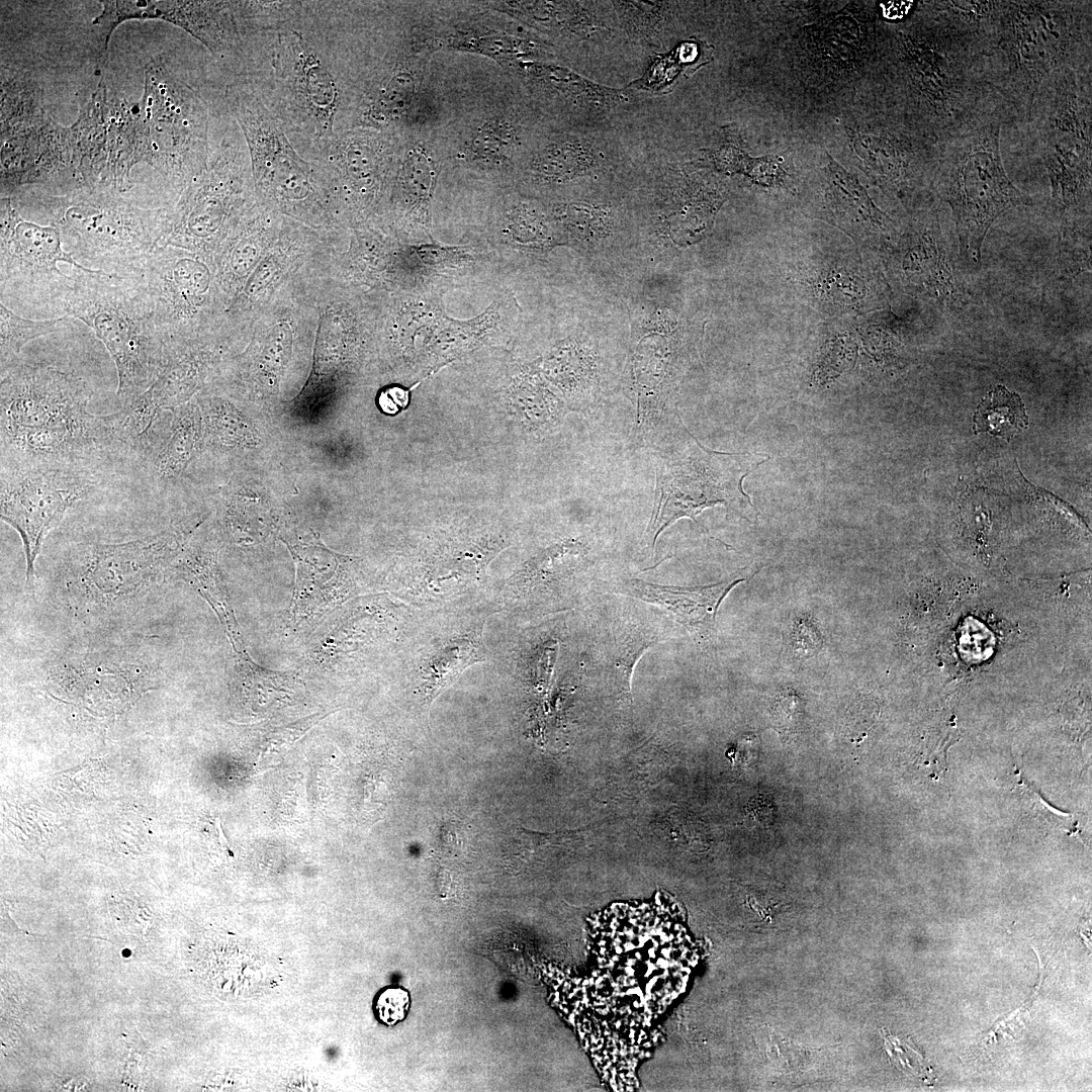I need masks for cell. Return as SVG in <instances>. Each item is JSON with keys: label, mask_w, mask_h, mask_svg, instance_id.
Masks as SVG:
<instances>
[{"label": "cell", "mask_w": 1092, "mask_h": 1092, "mask_svg": "<svg viewBox=\"0 0 1092 1092\" xmlns=\"http://www.w3.org/2000/svg\"><path fill=\"white\" fill-rule=\"evenodd\" d=\"M987 1H921L888 36L884 75L901 114L939 144L1006 109L981 23Z\"/></svg>", "instance_id": "6da1fadb"}, {"label": "cell", "mask_w": 1092, "mask_h": 1092, "mask_svg": "<svg viewBox=\"0 0 1092 1092\" xmlns=\"http://www.w3.org/2000/svg\"><path fill=\"white\" fill-rule=\"evenodd\" d=\"M1 467L105 468L130 456L112 414L96 416L92 391L71 372L17 359L1 368Z\"/></svg>", "instance_id": "7a4b0ae2"}, {"label": "cell", "mask_w": 1092, "mask_h": 1092, "mask_svg": "<svg viewBox=\"0 0 1092 1092\" xmlns=\"http://www.w3.org/2000/svg\"><path fill=\"white\" fill-rule=\"evenodd\" d=\"M241 78L311 155L337 133L345 90L331 56L329 2H294L268 27L243 36Z\"/></svg>", "instance_id": "3957f363"}, {"label": "cell", "mask_w": 1092, "mask_h": 1092, "mask_svg": "<svg viewBox=\"0 0 1092 1092\" xmlns=\"http://www.w3.org/2000/svg\"><path fill=\"white\" fill-rule=\"evenodd\" d=\"M994 87L1009 117L1027 122L1044 81L1092 67V2L993 1L982 22Z\"/></svg>", "instance_id": "277c9868"}, {"label": "cell", "mask_w": 1092, "mask_h": 1092, "mask_svg": "<svg viewBox=\"0 0 1092 1092\" xmlns=\"http://www.w3.org/2000/svg\"><path fill=\"white\" fill-rule=\"evenodd\" d=\"M1027 122L1061 226L1091 223L1092 67L1065 69L1044 81Z\"/></svg>", "instance_id": "5b68a950"}, {"label": "cell", "mask_w": 1092, "mask_h": 1092, "mask_svg": "<svg viewBox=\"0 0 1092 1092\" xmlns=\"http://www.w3.org/2000/svg\"><path fill=\"white\" fill-rule=\"evenodd\" d=\"M74 288L63 311L83 321L102 341L117 376V399L132 403L157 379L165 341L145 292L128 275L73 269Z\"/></svg>", "instance_id": "8992f818"}, {"label": "cell", "mask_w": 1092, "mask_h": 1092, "mask_svg": "<svg viewBox=\"0 0 1092 1092\" xmlns=\"http://www.w3.org/2000/svg\"><path fill=\"white\" fill-rule=\"evenodd\" d=\"M120 193L77 183L65 193L36 197V203L76 260L124 276L160 246L169 210L144 209Z\"/></svg>", "instance_id": "52a82bcc"}, {"label": "cell", "mask_w": 1092, "mask_h": 1092, "mask_svg": "<svg viewBox=\"0 0 1092 1092\" xmlns=\"http://www.w3.org/2000/svg\"><path fill=\"white\" fill-rule=\"evenodd\" d=\"M1007 120L996 114L940 144L931 192L951 208L960 253L975 267L994 221L1008 209L1031 205V198L1008 178L1000 153V130Z\"/></svg>", "instance_id": "ba28073f"}, {"label": "cell", "mask_w": 1092, "mask_h": 1092, "mask_svg": "<svg viewBox=\"0 0 1092 1092\" xmlns=\"http://www.w3.org/2000/svg\"><path fill=\"white\" fill-rule=\"evenodd\" d=\"M768 459L764 454L711 450L689 432L684 444L668 447L658 456L646 542L654 550L659 535L681 518L706 531L697 517L718 505L747 521L756 518L758 512L743 489V480Z\"/></svg>", "instance_id": "9c48e42d"}, {"label": "cell", "mask_w": 1092, "mask_h": 1092, "mask_svg": "<svg viewBox=\"0 0 1092 1092\" xmlns=\"http://www.w3.org/2000/svg\"><path fill=\"white\" fill-rule=\"evenodd\" d=\"M138 103L147 164L174 182L194 179L210 158L205 100L162 62L152 60Z\"/></svg>", "instance_id": "30bf717a"}, {"label": "cell", "mask_w": 1092, "mask_h": 1092, "mask_svg": "<svg viewBox=\"0 0 1092 1092\" xmlns=\"http://www.w3.org/2000/svg\"><path fill=\"white\" fill-rule=\"evenodd\" d=\"M68 128L79 183L124 192L131 186L132 167L147 163L139 103L117 96L102 81Z\"/></svg>", "instance_id": "8fae6325"}, {"label": "cell", "mask_w": 1092, "mask_h": 1092, "mask_svg": "<svg viewBox=\"0 0 1092 1092\" xmlns=\"http://www.w3.org/2000/svg\"><path fill=\"white\" fill-rule=\"evenodd\" d=\"M104 468L85 466L1 467V520L19 534L32 583L42 542L77 503L104 481Z\"/></svg>", "instance_id": "7c38bea8"}, {"label": "cell", "mask_w": 1092, "mask_h": 1092, "mask_svg": "<svg viewBox=\"0 0 1092 1092\" xmlns=\"http://www.w3.org/2000/svg\"><path fill=\"white\" fill-rule=\"evenodd\" d=\"M0 285L1 298L27 304H58L63 310L74 288L73 276L64 274L59 262L91 271L62 247L56 225H39L25 220L14 208L11 197H1Z\"/></svg>", "instance_id": "4fadbf2b"}, {"label": "cell", "mask_w": 1092, "mask_h": 1092, "mask_svg": "<svg viewBox=\"0 0 1092 1092\" xmlns=\"http://www.w3.org/2000/svg\"><path fill=\"white\" fill-rule=\"evenodd\" d=\"M177 529L118 544H77L68 562L72 583L93 603L110 605L154 583L181 552Z\"/></svg>", "instance_id": "5bb4252c"}, {"label": "cell", "mask_w": 1092, "mask_h": 1092, "mask_svg": "<svg viewBox=\"0 0 1092 1092\" xmlns=\"http://www.w3.org/2000/svg\"><path fill=\"white\" fill-rule=\"evenodd\" d=\"M92 24L100 28L103 54L114 29L126 20H163L200 41L214 57L237 55L243 44L236 1L102 0Z\"/></svg>", "instance_id": "9a60e30c"}, {"label": "cell", "mask_w": 1092, "mask_h": 1092, "mask_svg": "<svg viewBox=\"0 0 1092 1092\" xmlns=\"http://www.w3.org/2000/svg\"><path fill=\"white\" fill-rule=\"evenodd\" d=\"M934 199L914 208L913 216L901 238V269L911 292L940 307H950L966 300L968 291L954 271L938 217Z\"/></svg>", "instance_id": "2e32d148"}, {"label": "cell", "mask_w": 1092, "mask_h": 1092, "mask_svg": "<svg viewBox=\"0 0 1092 1092\" xmlns=\"http://www.w3.org/2000/svg\"><path fill=\"white\" fill-rule=\"evenodd\" d=\"M128 276L149 299L164 341L177 336L209 286L208 271L201 262L167 246L157 247Z\"/></svg>", "instance_id": "e0dca14e"}, {"label": "cell", "mask_w": 1092, "mask_h": 1092, "mask_svg": "<svg viewBox=\"0 0 1092 1092\" xmlns=\"http://www.w3.org/2000/svg\"><path fill=\"white\" fill-rule=\"evenodd\" d=\"M1 197L20 187L76 178L69 128L49 117L42 124L1 143Z\"/></svg>", "instance_id": "ac0fdd59"}, {"label": "cell", "mask_w": 1092, "mask_h": 1092, "mask_svg": "<svg viewBox=\"0 0 1092 1092\" xmlns=\"http://www.w3.org/2000/svg\"><path fill=\"white\" fill-rule=\"evenodd\" d=\"M747 579L735 576L708 585L676 586L640 578H620L615 583L614 592L665 610L695 639L708 643L715 635L716 617L721 603L734 586Z\"/></svg>", "instance_id": "d6986e66"}, {"label": "cell", "mask_w": 1092, "mask_h": 1092, "mask_svg": "<svg viewBox=\"0 0 1092 1092\" xmlns=\"http://www.w3.org/2000/svg\"><path fill=\"white\" fill-rule=\"evenodd\" d=\"M295 561V589L292 610L295 618L321 614L342 603L351 593L347 558L310 541L290 545Z\"/></svg>", "instance_id": "ffe728a7"}, {"label": "cell", "mask_w": 1092, "mask_h": 1092, "mask_svg": "<svg viewBox=\"0 0 1092 1092\" xmlns=\"http://www.w3.org/2000/svg\"><path fill=\"white\" fill-rule=\"evenodd\" d=\"M160 411L150 429L134 443L131 457L141 460L157 481L179 476L201 443V422L193 405L171 408L165 422Z\"/></svg>", "instance_id": "44dd1931"}, {"label": "cell", "mask_w": 1092, "mask_h": 1092, "mask_svg": "<svg viewBox=\"0 0 1092 1092\" xmlns=\"http://www.w3.org/2000/svg\"><path fill=\"white\" fill-rule=\"evenodd\" d=\"M170 567L212 607L225 629L234 650L237 653L246 651L229 602L215 552L203 547L191 546L182 550Z\"/></svg>", "instance_id": "7402d4cb"}, {"label": "cell", "mask_w": 1092, "mask_h": 1092, "mask_svg": "<svg viewBox=\"0 0 1092 1092\" xmlns=\"http://www.w3.org/2000/svg\"><path fill=\"white\" fill-rule=\"evenodd\" d=\"M484 650L481 642V628L446 640L428 656L421 665V694L424 702H432L451 686L469 665L481 661Z\"/></svg>", "instance_id": "603a6c76"}, {"label": "cell", "mask_w": 1092, "mask_h": 1092, "mask_svg": "<svg viewBox=\"0 0 1092 1092\" xmlns=\"http://www.w3.org/2000/svg\"><path fill=\"white\" fill-rule=\"evenodd\" d=\"M825 174L831 195L861 233L878 242H885L897 235L894 221L872 201L857 179L842 169L828 154Z\"/></svg>", "instance_id": "cb8c5ba5"}, {"label": "cell", "mask_w": 1092, "mask_h": 1092, "mask_svg": "<svg viewBox=\"0 0 1092 1092\" xmlns=\"http://www.w3.org/2000/svg\"><path fill=\"white\" fill-rule=\"evenodd\" d=\"M1 143L42 124L50 116L43 92L27 74L1 78Z\"/></svg>", "instance_id": "d4e9b609"}, {"label": "cell", "mask_w": 1092, "mask_h": 1092, "mask_svg": "<svg viewBox=\"0 0 1092 1092\" xmlns=\"http://www.w3.org/2000/svg\"><path fill=\"white\" fill-rule=\"evenodd\" d=\"M414 73L396 66L375 87L359 114L363 125L384 128L400 121L407 113L416 94Z\"/></svg>", "instance_id": "484cf974"}, {"label": "cell", "mask_w": 1092, "mask_h": 1092, "mask_svg": "<svg viewBox=\"0 0 1092 1092\" xmlns=\"http://www.w3.org/2000/svg\"><path fill=\"white\" fill-rule=\"evenodd\" d=\"M1028 426L1024 404L1016 392L995 386L982 399L974 415L976 433H989L1010 441Z\"/></svg>", "instance_id": "4316f807"}, {"label": "cell", "mask_w": 1092, "mask_h": 1092, "mask_svg": "<svg viewBox=\"0 0 1092 1092\" xmlns=\"http://www.w3.org/2000/svg\"><path fill=\"white\" fill-rule=\"evenodd\" d=\"M439 172L437 162L423 146H413L404 154L400 170L403 195L412 212L426 224Z\"/></svg>", "instance_id": "83f0119b"}, {"label": "cell", "mask_w": 1092, "mask_h": 1092, "mask_svg": "<svg viewBox=\"0 0 1092 1092\" xmlns=\"http://www.w3.org/2000/svg\"><path fill=\"white\" fill-rule=\"evenodd\" d=\"M518 142L517 129L510 120L492 117L470 132L463 153L469 161L499 166L512 159Z\"/></svg>", "instance_id": "f1b7e54d"}, {"label": "cell", "mask_w": 1092, "mask_h": 1092, "mask_svg": "<svg viewBox=\"0 0 1092 1092\" xmlns=\"http://www.w3.org/2000/svg\"><path fill=\"white\" fill-rule=\"evenodd\" d=\"M69 315L48 320L31 321L17 315L0 301V360L4 368L18 358L21 348L33 339L57 332L59 324Z\"/></svg>", "instance_id": "f546056e"}, {"label": "cell", "mask_w": 1092, "mask_h": 1092, "mask_svg": "<svg viewBox=\"0 0 1092 1092\" xmlns=\"http://www.w3.org/2000/svg\"><path fill=\"white\" fill-rule=\"evenodd\" d=\"M592 154L583 145L560 140L547 145L535 158L534 168L548 178H566L583 171L592 163Z\"/></svg>", "instance_id": "4dcf8cb0"}, {"label": "cell", "mask_w": 1092, "mask_h": 1092, "mask_svg": "<svg viewBox=\"0 0 1092 1092\" xmlns=\"http://www.w3.org/2000/svg\"><path fill=\"white\" fill-rule=\"evenodd\" d=\"M619 650L615 652L613 660L614 673L623 690L630 693L633 668L644 652L655 643L637 630H630L620 636Z\"/></svg>", "instance_id": "1f68e13d"}, {"label": "cell", "mask_w": 1092, "mask_h": 1092, "mask_svg": "<svg viewBox=\"0 0 1092 1092\" xmlns=\"http://www.w3.org/2000/svg\"><path fill=\"white\" fill-rule=\"evenodd\" d=\"M449 46L461 51L482 53L494 58L523 55L529 49L528 44L523 40L497 34L456 36L451 39Z\"/></svg>", "instance_id": "d6a6232c"}, {"label": "cell", "mask_w": 1092, "mask_h": 1092, "mask_svg": "<svg viewBox=\"0 0 1092 1092\" xmlns=\"http://www.w3.org/2000/svg\"><path fill=\"white\" fill-rule=\"evenodd\" d=\"M320 719L321 715L311 716L268 733L260 747L258 764L265 765L276 755L301 737Z\"/></svg>", "instance_id": "836d02e7"}, {"label": "cell", "mask_w": 1092, "mask_h": 1092, "mask_svg": "<svg viewBox=\"0 0 1092 1092\" xmlns=\"http://www.w3.org/2000/svg\"><path fill=\"white\" fill-rule=\"evenodd\" d=\"M408 1005L410 997L405 990L388 988L376 999L375 1010L382 1022L391 1025L403 1019Z\"/></svg>", "instance_id": "e575fe53"}, {"label": "cell", "mask_w": 1092, "mask_h": 1092, "mask_svg": "<svg viewBox=\"0 0 1092 1092\" xmlns=\"http://www.w3.org/2000/svg\"><path fill=\"white\" fill-rule=\"evenodd\" d=\"M802 705L796 695H784L777 700L774 708V718L781 733L789 734L794 731L801 721Z\"/></svg>", "instance_id": "d590c367"}, {"label": "cell", "mask_w": 1092, "mask_h": 1092, "mask_svg": "<svg viewBox=\"0 0 1092 1092\" xmlns=\"http://www.w3.org/2000/svg\"><path fill=\"white\" fill-rule=\"evenodd\" d=\"M411 390L398 384L385 386L378 392L376 404L383 414L395 416L408 406Z\"/></svg>", "instance_id": "8d00e7d4"}, {"label": "cell", "mask_w": 1092, "mask_h": 1092, "mask_svg": "<svg viewBox=\"0 0 1092 1092\" xmlns=\"http://www.w3.org/2000/svg\"><path fill=\"white\" fill-rule=\"evenodd\" d=\"M748 812L753 820L760 825H769L774 820V803L769 798L760 794V796L753 798L749 802Z\"/></svg>", "instance_id": "74e56055"}]
</instances>
